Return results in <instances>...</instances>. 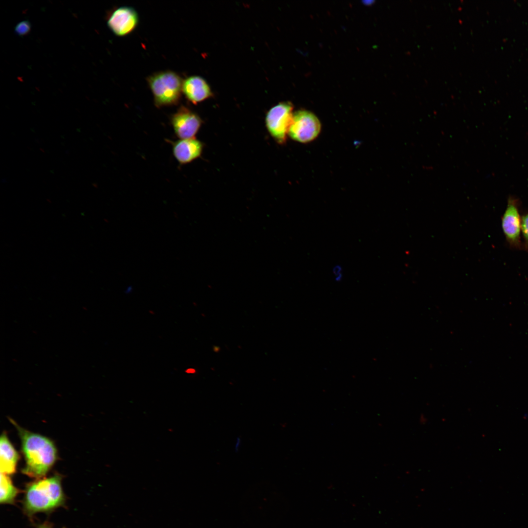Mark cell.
I'll use <instances>...</instances> for the list:
<instances>
[{
  "label": "cell",
  "instance_id": "8fae6325",
  "mask_svg": "<svg viewBox=\"0 0 528 528\" xmlns=\"http://www.w3.org/2000/svg\"><path fill=\"white\" fill-rule=\"evenodd\" d=\"M19 456L3 432L0 439V473L11 475L16 472Z\"/></svg>",
  "mask_w": 528,
  "mask_h": 528
},
{
  "label": "cell",
  "instance_id": "7a4b0ae2",
  "mask_svg": "<svg viewBox=\"0 0 528 528\" xmlns=\"http://www.w3.org/2000/svg\"><path fill=\"white\" fill-rule=\"evenodd\" d=\"M61 481V477L55 475L28 484L23 500L26 515L31 517L39 512H49L63 506L66 497Z\"/></svg>",
  "mask_w": 528,
  "mask_h": 528
},
{
  "label": "cell",
  "instance_id": "277c9868",
  "mask_svg": "<svg viewBox=\"0 0 528 528\" xmlns=\"http://www.w3.org/2000/svg\"><path fill=\"white\" fill-rule=\"evenodd\" d=\"M293 106L289 102H282L274 106L267 113L266 127L270 135L279 144L286 140L292 122Z\"/></svg>",
  "mask_w": 528,
  "mask_h": 528
},
{
  "label": "cell",
  "instance_id": "52a82bcc",
  "mask_svg": "<svg viewBox=\"0 0 528 528\" xmlns=\"http://www.w3.org/2000/svg\"><path fill=\"white\" fill-rule=\"evenodd\" d=\"M171 123L179 139H190L195 138L201 125L202 120L197 114L182 106L172 115Z\"/></svg>",
  "mask_w": 528,
  "mask_h": 528
},
{
  "label": "cell",
  "instance_id": "5bb4252c",
  "mask_svg": "<svg viewBox=\"0 0 528 528\" xmlns=\"http://www.w3.org/2000/svg\"><path fill=\"white\" fill-rule=\"evenodd\" d=\"M521 232L526 244L528 246V213L521 218Z\"/></svg>",
  "mask_w": 528,
  "mask_h": 528
},
{
  "label": "cell",
  "instance_id": "8992f818",
  "mask_svg": "<svg viewBox=\"0 0 528 528\" xmlns=\"http://www.w3.org/2000/svg\"><path fill=\"white\" fill-rule=\"evenodd\" d=\"M502 228L509 245L514 248H519L521 243V218L518 202L512 197L508 199L506 208L502 218Z\"/></svg>",
  "mask_w": 528,
  "mask_h": 528
},
{
  "label": "cell",
  "instance_id": "30bf717a",
  "mask_svg": "<svg viewBox=\"0 0 528 528\" xmlns=\"http://www.w3.org/2000/svg\"><path fill=\"white\" fill-rule=\"evenodd\" d=\"M202 149V143L195 138L179 139L172 143L173 155L181 165L189 163L199 157Z\"/></svg>",
  "mask_w": 528,
  "mask_h": 528
},
{
  "label": "cell",
  "instance_id": "5b68a950",
  "mask_svg": "<svg viewBox=\"0 0 528 528\" xmlns=\"http://www.w3.org/2000/svg\"><path fill=\"white\" fill-rule=\"evenodd\" d=\"M321 123L312 112L300 110L295 112L288 131V135L294 140L307 143L314 140L319 134Z\"/></svg>",
  "mask_w": 528,
  "mask_h": 528
},
{
  "label": "cell",
  "instance_id": "ba28073f",
  "mask_svg": "<svg viewBox=\"0 0 528 528\" xmlns=\"http://www.w3.org/2000/svg\"><path fill=\"white\" fill-rule=\"evenodd\" d=\"M138 16L132 7L121 6L114 9L110 15L107 24L113 33L118 36H126L136 27Z\"/></svg>",
  "mask_w": 528,
  "mask_h": 528
},
{
  "label": "cell",
  "instance_id": "2e32d148",
  "mask_svg": "<svg viewBox=\"0 0 528 528\" xmlns=\"http://www.w3.org/2000/svg\"><path fill=\"white\" fill-rule=\"evenodd\" d=\"M37 528H52L50 524L44 523L39 525Z\"/></svg>",
  "mask_w": 528,
  "mask_h": 528
},
{
  "label": "cell",
  "instance_id": "3957f363",
  "mask_svg": "<svg viewBox=\"0 0 528 528\" xmlns=\"http://www.w3.org/2000/svg\"><path fill=\"white\" fill-rule=\"evenodd\" d=\"M156 107L161 108L177 105L181 97L183 81L176 72L163 71L147 78Z\"/></svg>",
  "mask_w": 528,
  "mask_h": 528
},
{
  "label": "cell",
  "instance_id": "9a60e30c",
  "mask_svg": "<svg viewBox=\"0 0 528 528\" xmlns=\"http://www.w3.org/2000/svg\"><path fill=\"white\" fill-rule=\"evenodd\" d=\"M341 269L340 266H336L333 269V271H334V274L335 275L338 274L339 275H340V273L339 272L341 271Z\"/></svg>",
  "mask_w": 528,
  "mask_h": 528
},
{
  "label": "cell",
  "instance_id": "9c48e42d",
  "mask_svg": "<svg viewBox=\"0 0 528 528\" xmlns=\"http://www.w3.org/2000/svg\"><path fill=\"white\" fill-rule=\"evenodd\" d=\"M182 90L185 98L194 104L204 101L212 95L207 83L198 76H191L183 81Z\"/></svg>",
  "mask_w": 528,
  "mask_h": 528
},
{
  "label": "cell",
  "instance_id": "4fadbf2b",
  "mask_svg": "<svg viewBox=\"0 0 528 528\" xmlns=\"http://www.w3.org/2000/svg\"><path fill=\"white\" fill-rule=\"evenodd\" d=\"M30 29V23L28 21H23L17 24L15 28V31L18 35L23 36L27 35Z\"/></svg>",
  "mask_w": 528,
  "mask_h": 528
},
{
  "label": "cell",
  "instance_id": "e0dca14e",
  "mask_svg": "<svg viewBox=\"0 0 528 528\" xmlns=\"http://www.w3.org/2000/svg\"></svg>",
  "mask_w": 528,
  "mask_h": 528
},
{
  "label": "cell",
  "instance_id": "6da1fadb",
  "mask_svg": "<svg viewBox=\"0 0 528 528\" xmlns=\"http://www.w3.org/2000/svg\"><path fill=\"white\" fill-rule=\"evenodd\" d=\"M20 435L25 466L22 472L36 478L44 476L55 463L57 452L54 443L40 434L29 432L19 426L13 420Z\"/></svg>",
  "mask_w": 528,
  "mask_h": 528
},
{
  "label": "cell",
  "instance_id": "7c38bea8",
  "mask_svg": "<svg viewBox=\"0 0 528 528\" xmlns=\"http://www.w3.org/2000/svg\"><path fill=\"white\" fill-rule=\"evenodd\" d=\"M0 502L1 504H13L19 490L13 484L8 475L0 473Z\"/></svg>",
  "mask_w": 528,
  "mask_h": 528
}]
</instances>
